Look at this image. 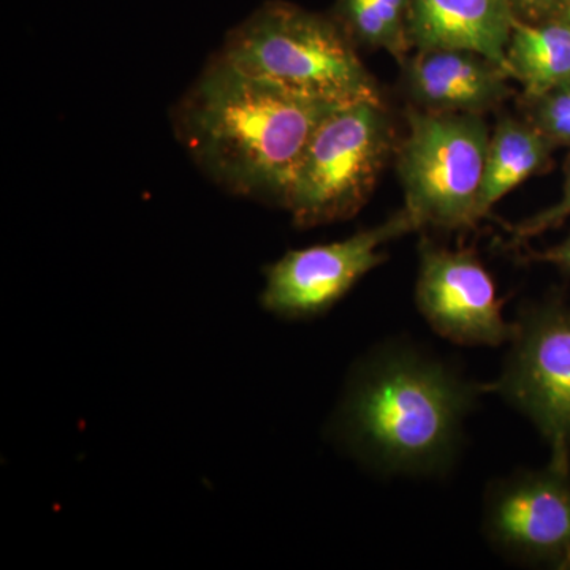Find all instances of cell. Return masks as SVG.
Segmentation results:
<instances>
[{
  "label": "cell",
  "mask_w": 570,
  "mask_h": 570,
  "mask_svg": "<svg viewBox=\"0 0 570 570\" xmlns=\"http://www.w3.org/2000/svg\"><path fill=\"white\" fill-rule=\"evenodd\" d=\"M236 69L324 102L382 99L376 78L335 17L272 0L225 36L217 52Z\"/></svg>",
  "instance_id": "obj_3"
},
{
  "label": "cell",
  "mask_w": 570,
  "mask_h": 570,
  "mask_svg": "<svg viewBox=\"0 0 570 570\" xmlns=\"http://www.w3.org/2000/svg\"><path fill=\"white\" fill-rule=\"evenodd\" d=\"M501 373L480 384L531 420L551 466L570 471V302L553 295L519 311Z\"/></svg>",
  "instance_id": "obj_6"
},
{
  "label": "cell",
  "mask_w": 570,
  "mask_h": 570,
  "mask_svg": "<svg viewBox=\"0 0 570 570\" xmlns=\"http://www.w3.org/2000/svg\"><path fill=\"white\" fill-rule=\"evenodd\" d=\"M340 107L245 73L214 55L176 102L171 126L217 186L285 208L307 142Z\"/></svg>",
  "instance_id": "obj_2"
},
{
  "label": "cell",
  "mask_w": 570,
  "mask_h": 570,
  "mask_svg": "<svg viewBox=\"0 0 570 570\" xmlns=\"http://www.w3.org/2000/svg\"><path fill=\"white\" fill-rule=\"evenodd\" d=\"M411 0H337L335 14L355 45L387 51L397 62L412 52Z\"/></svg>",
  "instance_id": "obj_14"
},
{
  "label": "cell",
  "mask_w": 570,
  "mask_h": 570,
  "mask_svg": "<svg viewBox=\"0 0 570 570\" xmlns=\"http://www.w3.org/2000/svg\"><path fill=\"white\" fill-rule=\"evenodd\" d=\"M401 67L404 91L420 110L485 116L513 92L508 70L474 51H412Z\"/></svg>",
  "instance_id": "obj_10"
},
{
  "label": "cell",
  "mask_w": 570,
  "mask_h": 570,
  "mask_svg": "<svg viewBox=\"0 0 570 570\" xmlns=\"http://www.w3.org/2000/svg\"><path fill=\"white\" fill-rule=\"evenodd\" d=\"M554 142L527 119L504 116L491 130L485 171L479 197L480 220L515 187L542 174L550 164Z\"/></svg>",
  "instance_id": "obj_12"
},
{
  "label": "cell",
  "mask_w": 570,
  "mask_h": 570,
  "mask_svg": "<svg viewBox=\"0 0 570 570\" xmlns=\"http://www.w3.org/2000/svg\"><path fill=\"white\" fill-rule=\"evenodd\" d=\"M483 395L449 362L409 340L371 348L348 374L330 433L381 474L444 475L469 412Z\"/></svg>",
  "instance_id": "obj_1"
},
{
  "label": "cell",
  "mask_w": 570,
  "mask_h": 570,
  "mask_svg": "<svg viewBox=\"0 0 570 570\" xmlns=\"http://www.w3.org/2000/svg\"><path fill=\"white\" fill-rule=\"evenodd\" d=\"M482 530L510 561L570 570V471L549 463L493 480L483 498Z\"/></svg>",
  "instance_id": "obj_8"
},
{
  "label": "cell",
  "mask_w": 570,
  "mask_h": 570,
  "mask_svg": "<svg viewBox=\"0 0 570 570\" xmlns=\"http://www.w3.org/2000/svg\"><path fill=\"white\" fill-rule=\"evenodd\" d=\"M508 3L515 20L540 22L551 20L564 0H508Z\"/></svg>",
  "instance_id": "obj_16"
},
{
  "label": "cell",
  "mask_w": 570,
  "mask_h": 570,
  "mask_svg": "<svg viewBox=\"0 0 570 570\" xmlns=\"http://www.w3.org/2000/svg\"><path fill=\"white\" fill-rule=\"evenodd\" d=\"M513 18L508 0H411L412 51L479 52L505 69Z\"/></svg>",
  "instance_id": "obj_11"
},
{
  "label": "cell",
  "mask_w": 570,
  "mask_h": 570,
  "mask_svg": "<svg viewBox=\"0 0 570 570\" xmlns=\"http://www.w3.org/2000/svg\"><path fill=\"white\" fill-rule=\"evenodd\" d=\"M570 217V160L568 170H566L564 190L560 200L550 208L543 209L534 214V216L527 217L521 223L510 225L508 228L510 236H512V246L523 245L528 239L535 238V236L546 234L551 228L560 227L566 219Z\"/></svg>",
  "instance_id": "obj_15"
},
{
  "label": "cell",
  "mask_w": 570,
  "mask_h": 570,
  "mask_svg": "<svg viewBox=\"0 0 570 570\" xmlns=\"http://www.w3.org/2000/svg\"><path fill=\"white\" fill-rule=\"evenodd\" d=\"M396 146L384 99L336 108L307 142L284 209L298 228L351 219L370 200Z\"/></svg>",
  "instance_id": "obj_4"
},
{
  "label": "cell",
  "mask_w": 570,
  "mask_h": 570,
  "mask_svg": "<svg viewBox=\"0 0 570 570\" xmlns=\"http://www.w3.org/2000/svg\"><path fill=\"white\" fill-rule=\"evenodd\" d=\"M551 20L560 21L562 24L569 26L570 28V0H564V3L558 9Z\"/></svg>",
  "instance_id": "obj_18"
},
{
  "label": "cell",
  "mask_w": 570,
  "mask_h": 570,
  "mask_svg": "<svg viewBox=\"0 0 570 570\" xmlns=\"http://www.w3.org/2000/svg\"><path fill=\"white\" fill-rule=\"evenodd\" d=\"M524 261L554 265L562 272L570 273V234L568 238L562 239L560 245L551 246L549 249L540 250V253L527 254Z\"/></svg>",
  "instance_id": "obj_17"
},
{
  "label": "cell",
  "mask_w": 570,
  "mask_h": 570,
  "mask_svg": "<svg viewBox=\"0 0 570 570\" xmlns=\"http://www.w3.org/2000/svg\"><path fill=\"white\" fill-rule=\"evenodd\" d=\"M505 70L527 102L570 82V28L557 20L513 21Z\"/></svg>",
  "instance_id": "obj_13"
},
{
  "label": "cell",
  "mask_w": 570,
  "mask_h": 570,
  "mask_svg": "<svg viewBox=\"0 0 570 570\" xmlns=\"http://www.w3.org/2000/svg\"><path fill=\"white\" fill-rule=\"evenodd\" d=\"M407 134L396 146L404 209L417 232L472 230L491 130L483 115L409 108Z\"/></svg>",
  "instance_id": "obj_5"
},
{
  "label": "cell",
  "mask_w": 570,
  "mask_h": 570,
  "mask_svg": "<svg viewBox=\"0 0 570 570\" xmlns=\"http://www.w3.org/2000/svg\"><path fill=\"white\" fill-rule=\"evenodd\" d=\"M415 305L434 333L459 346H504L515 333L479 255L439 246L426 236L419 246Z\"/></svg>",
  "instance_id": "obj_9"
},
{
  "label": "cell",
  "mask_w": 570,
  "mask_h": 570,
  "mask_svg": "<svg viewBox=\"0 0 570 570\" xmlns=\"http://www.w3.org/2000/svg\"><path fill=\"white\" fill-rule=\"evenodd\" d=\"M417 232L406 209L341 242L288 250L265 269L262 307L284 321L325 316L360 281L385 264L382 247Z\"/></svg>",
  "instance_id": "obj_7"
}]
</instances>
